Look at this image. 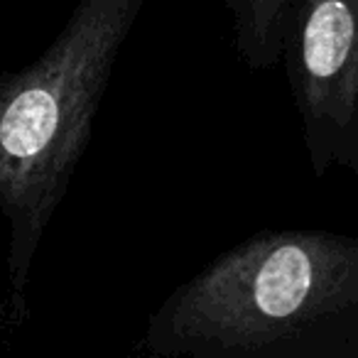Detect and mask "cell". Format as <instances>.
<instances>
[{"label":"cell","instance_id":"obj_1","mask_svg":"<svg viewBox=\"0 0 358 358\" xmlns=\"http://www.w3.org/2000/svg\"><path fill=\"white\" fill-rule=\"evenodd\" d=\"M152 358H358V236L260 231L150 314Z\"/></svg>","mask_w":358,"mask_h":358},{"label":"cell","instance_id":"obj_2","mask_svg":"<svg viewBox=\"0 0 358 358\" xmlns=\"http://www.w3.org/2000/svg\"><path fill=\"white\" fill-rule=\"evenodd\" d=\"M148 0H79L45 52L0 71V216L8 319L27 317L37 250L91 143L115 59Z\"/></svg>","mask_w":358,"mask_h":358},{"label":"cell","instance_id":"obj_3","mask_svg":"<svg viewBox=\"0 0 358 358\" xmlns=\"http://www.w3.org/2000/svg\"><path fill=\"white\" fill-rule=\"evenodd\" d=\"M285 64L312 172L343 167L358 115V0H292Z\"/></svg>","mask_w":358,"mask_h":358},{"label":"cell","instance_id":"obj_4","mask_svg":"<svg viewBox=\"0 0 358 358\" xmlns=\"http://www.w3.org/2000/svg\"><path fill=\"white\" fill-rule=\"evenodd\" d=\"M234 45L248 69L265 71L282 59L292 0H226Z\"/></svg>","mask_w":358,"mask_h":358},{"label":"cell","instance_id":"obj_5","mask_svg":"<svg viewBox=\"0 0 358 358\" xmlns=\"http://www.w3.org/2000/svg\"><path fill=\"white\" fill-rule=\"evenodd\" d=\"M343 167L358 169V115H356V125H353V135H351V145H348L346 159H343Z\"/></svg>","mask_w":358,"mask_h":358}]
</instances>
